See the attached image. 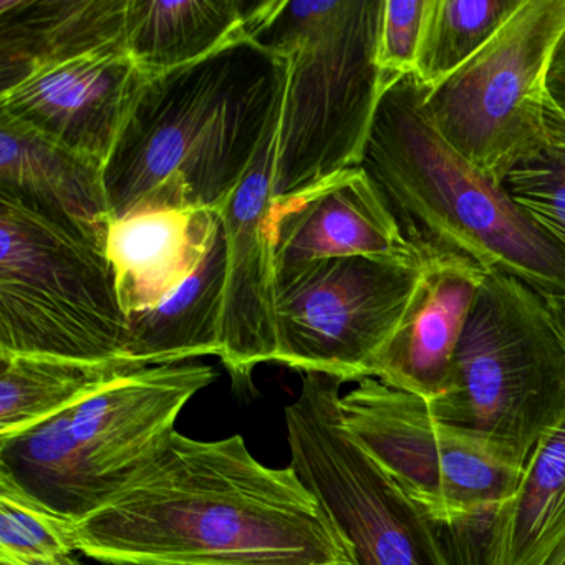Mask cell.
I'll use <instances>...</instances> for the list:
<instances>
[{
    "mask_svg": "<svg viewBox=\"0 0 565 565\" xmlns=\"http://www.w3.org/2000/svg\"><path fill=\"white\" fill-rule=\"evenodd\" d=\"M75 548L107 565H353L349 544L292 468L243 436L174 431L110 501L75 522Z\"/></svg>",
    "mask_w": 565,
    "mask_h": 565,
    "instance_id": "obj_1",
    "label": "cell"
},
{
    "mask_svg": "<svg viewBox=\"0 0 565 565\" xmlns=\"http://www.w3.org/2000/svg\"><path fill=\"white\" fill-rule=\"evenodd\" d=\"M287 62L247 35L147 77L105 163L114 220L150 210L223 213L279 125Z\"/></svg>",
    "mask_w": 565,
    "mask_h": 565,
    "instance_id": "obj_2",
    "label": "cell"
},
{
    "mask_svg": "<svg viewBox=\"0 0 565 565\" xmlns=\"http://www.w3.org/2000/svg\"><path fill=\"white\" fill-rule=\"evenodd\" d=\"M426 88L409 74L383 90L360 167L425 257H462L544 297L565 296V256L438 131L425 111Z\"/></svg>",
    "mask_w": 565,
    "mask_h": 565,
    "instance_id": "obj_3",
    "label": "cell"
},
{
    "mask_svg": "<svg viewBox=\"0 0 565 565\" xmlns=\"http://www.w3.org/2000/svg\"><path fill=\"white\" fill-rule=\"evenodd\" d=\"M385 0H257L244 35L287 62L274 200L360 167L383 94Z\"/></svg>",
    "mask_w": 565,
    "mask_h": 565,
    "instance_id": "obj_4",
    "label": "cell"
},
{
    "mask_svg": "<svg viewBox=\"0 0 565 565\" xmlns=\"http://www.w3.org/2000/svg\"><path fill=\"white\" fill-rule=\"evenodd\" d=\"M216 379L213 366L196 362L121 376L49 422L0 439V476L82 521L163 449L184 406Z\"/></svg>",
    "mask_w": 565,
    "mask_h": 565,
    "instance_id": "obj_5",
    "label": "cell"
},
{
    "mask_svg": "<svg viewBox=\"0 0 565 565\" xmlns=\"http://www.w3.org/2000/svg\"><path fill=\"white\" fill-rule=\"evenodd\" d=\"M433 415L525 466L565 416V347L547 302L501 270L486 274Z\"/></svg>",
    "mask_w": 565,
    "mask_h": 565,
    "instance_id": "obj_6",
    "label": "cell"
},
{
    "mask_svg": "<svg viewBox=\"0 0 565 565\" xmlns=\"http://www.w3.org/2000/svg\"><path fill=\"white\" fill-rule=\"evenodd\" d=\"M127 347L107 253L0 196V355L127 362Z\"/></svg>",
    "mask_w": 565,
    "mask_h": 565,
    "instance_id": "obj_7",
    "label": "cell"
},
{
    "mask_svg": "<svg viewBox=\"0 0 565 565\" xmlns=\"http://www.w3.org/2000/svg\"><path fill=\"white\" fill-rule=\"evenodd\" d=\"M343 380L307 372L286 406L290 468L317 495L353 565H451L438 524L342 422Z\"/></svg>",
    "mask_w": 565,
    "mask_h": 565,
    "instance_id": "obj_8",
    "label": "cell"
},
{
    "mask_svg": "<svg viewBox=\"0 0 565 565\" xmlns=\"http://www.w3.org/2000/svg\"><path fill=\"white\" fill-rule=\"evenodd\" d=\"M565 32V0H524L451 77L426 92L435 130L495 183L545 134L547 75Z\"/></svg>",
    "mask_w": 565,
    "mask_h": 565,
    "instance_id": "obj_9",
    "label": "cell"
},
{
    "mask_svg": "<svg viewBox=\"0 0 565 565\" xmlns=\"http://www.w3.org/2000/svg\"><path fill=\"white\" fill-rule=\"evenodd\" d=\"M340 412L353 439L439 524L499 508L518 488L524 465L382 380H359Z\"/></svg>",
    "mask_w": 565,
    "mask_h": 565,
    "instance_id": "obj_10",
    "label": "cell"
},
{
    "mask_svg": "<svg viewBox=\"0 0 565 565\" xmlns=\"http://www.w3.org/2000/svg\"><path fill=\"white\" fill-rule=\"evenodd\" d=\"M419 266L375 257L316 260L277 274L276 362L359 382L395 332Z\"/></svg>",
    "mask_w": 565,
    "mask_h": 565,
    "instance_id": "obj_11",
    "label": "cell"
},
{
    "mask_svg": "<svg viewBox=\"0 0 565 565\" xmlns=\"http://www.w3.org/2000/svg\"><path fill=\"white\" fill-rule=\"evenodd\" d=\"M277 130L223 210L226 237L221 362L236 388L250 386L254 369L276 362V263L270 236Z\"/></svg>",
    "mask_w": 565,
    "mask_h": 565,
    "instance_id": "obj_12",
    "label": "cell"
},
{
    "mask_svg": "<svg viewBox=\"0 0 565 565\" xmlns=\"http://www.w3.org/2000/svg\"><path fill=\"white\" fill-rule=\"evenodd\" d=\"M143 78L127 52L88 55L0 95V118L105 164Z\"/></svg>",
    "mask_w": 565,
    "mask_h": 565,
    "instance_id": "obj_13",
    "label": "cell"
},
{
    "mask_svg": "<svg viewBox=\"0 0 565 565\" xmlns=\"http://www.w3.org/2000/svg\"><path fill=\"white\" fill-rule=\"evenodd\" d=\"M270 236L276 276L335 257L366 256L422 266V257L362 167L349 168L312 190L274 200Z\"/></svg>",
    "mask_w": 565,
    "mask_h": 565,
    "instance_id": "obj_14",
    "label": "cell"
},
{
    "mask_svg": "<svg viewBox=\"0 0 565 565\" xmlns=\"http://www.w3.org/2000/svg\"><path fill=\"white\" fill-rule=\"evenodd\" d=\"M486 274L462 257H425L405 312L370 376L426 402L436 398Z\"/></svg>",
    "mask_w": 565,
    "mask_h": 565,
    "instance_id": "obj_15",
    "label": "cell"
},
{
    "mask_svg": "<svg viewBox=\"0 0 565 565\" xmlns=\"http://www.w3.org/2000/svg\"><path fill=\"white\" fill-rule=\"evenodd\" d=\"M105 164L0 118V196L107 253Z\"/></svg>",
    "mask_w": 565,
    "mask_h": 565,
    "instance_id": "obj_16",
    "label": "cell"
},
{
    "mask_svg": "<svg viewBox=\"0 0 565 565\" xmlns=\"http://www.w3.org/2000/svg\"><path fill=\"white\" fill-rule=\"evenodd\" d=\"M221 226L223 213L211 210L138 211L114 221L107 257L127 317L180 289L206 259Z\"/></svg>",
    "mask_w": 565,
    "mask_h": 565,
    "instance_id": "obj_17",
    "label": "cell"
},
{
    "mask_svg": "<svg viewBox=\"0 0 565 565\" xmlns=\"http://www.w3.org/2000/svg\"><path fill=\"white\" fill-rule=\"evenodd\" d=\"M128 0H0V95L39 72L127 52Z\"/></svg>",
    "mask_w": 565,
    "mask_h": 565,
    "instance_id": "obj_18",
    "label": "cell"
},
{
    "mask_svg": "<svg viewBox=\"0 0 565 565\" xmlns=\"http://www.w3.org/2000/svg\"><path fill=\"white\" fill-rule=\"evenodd\" d=\"M226 237L216 243L196 273L167 300L128 316L127 362L135 369L183 363L223 349Z\"/></svg>",
    "mask_w": 565,
    "mask_h": 565,
    "instance_id": "obj_19",
    "label": "cell"
},
{
    "mask_svg": "<svg viewBox=\"0 0 565 565\" xmlns=\"http://www.w3.org/2000/svg\"><path fill=\"white\" fill-rule=\"evenodd\" d=\"M249 0H128L125 47L147 77L210 57L244 35Z\"/></svg>",
    "mask_w": 565,
    "mask_h": 565,
    "instance_id": "obj_20",
    "label": "cell"
},
{
    "mask_svg": "<svg viewBox=\"0 0 565 565\" xmlns=\"http://www.w3.org/2000/svg\"><path fill=\"white\" fill-rule=\"evenodd\" d=\"M0 439L22 435L141 370L41 355H0Z\"/></svg>",
    "mask_w": 565,
    "mask_h": 565,
    "instance_id": "obj_21",
    "label": "cell"
},
{
    "mask_svg": "<svg viewBox=\"0 0 565 565\" xmlns=\"http://www.w3.org/2000/svg\"><path fill=\"white\" fill-rule=\"evenodd\" d=\"M565 511V416L529 456L518 488L499 508L489 565H531Z\"/></svg>",
    "mask_w": 565,
    "mask_h": 565,
    "instance_id": "obj_22",
    "label": "cell"
},
{
    "mask_svg": "<svg viewBox=\"0 0 565 565\" xmlns=\"http://www.w3.org/2000/svg\"><path fill=\"white\" fill-rule=\"evenodd\" d=\"M524 0H428L413 75L435 90L475 57Z\"/></svg>",
    "mask_w": 565,
    "mask_h": 565,
    "instance_id": "obj_23",
    "label": "cell"
},
{
    "mask_svg": "<svg viewBox=\"0 0 565 565\" xmlns=\"http://www.w3.org/2000/svg\"><path fill=\"white\" fill-rule=\"evenodd\" d=\"M495 184L565 256V124L551 105L544 137L505 167Z\"/></svg>",
    "mask_w": 565,
    "mask_h": 565,
    "instance_id": "obj_24",
    "label": "cell"
},
{
    "mask_svg": "<svg viewBox=\"0 0 565 565\" xmlns=\"http://www.w3.org/2000/svg\"><path fill=\"white\" fill-rule=\"evenodd\" d=\"M75 522L0 476V565H35L74 554Z\"/></svg>",
    "mask_w": 565,
    "mask_h": 565,
    "instance_id": "obj_25",
    "label": "cell"
},
{
    "mask_svg": "<svg viewBox=\"0 0 565 565\" xmlns=\"http://www.w3.org/2000/svg\"><path fill=\"white\" fill-rule=\"evenodd\" d=\"M426 8L428 0H385L379 42L383 90L415 72Z\"/></svg>",
    "mask_w": 565,
    "mask_h": 565,
    "instance_id": "obj_26",
    "label": "cell"
},
{
    "mask_svg": "<svg viewBox=\"0 0 565 565\" xmlns=\"http://www.w3.org/2000/svg\"><path fill=\"white\" fill-rule=\"evenodd\" d=\"M499 508L459 519L452 524L436 522L451 565H489L492 527Z\"/></svg>",
    "mask_w": 565,
    "mask_h": 565,
    "instance_id": "obj_27",
    "label": "cell"
},
{
    "mask_svg": "<svg viewBox=\"0 0 565 565\" xmlns=\"http://www.w3.org/2000/svg\"><path fill=\"white\" fill-rule=\"evenodd\" d=\"M531 565H565V511Z\"/></svg>",
    "mask_w": 565,
    "mask_h": 565,
    "instance_id": "obj_28",
    "label": "cell"
},
{
    "mask_svg": "<svg viewBox=\"0 0 565 565\" xmlns=\"http://www.w3.org/2000/svg\"><path fill=\"white\" fill-rule=\"evenodd\" d=\"M545 302H547L552 322H554L555 329H557L562 343L565 347V296L552 297V299H545Z\"/></svg>",
    "mask_w": 565,
    "mask_h": 565,
    "instance_id": "obj_29",
    "label": "cell"
},
{
    "mask_svg": "<svg viewBox=\"0 0 565 565\" xmlns=\"http://www.w3.org/2000/svg\"><path fill=\"white\" fill-rule=\"evenodd\" d=\"M35 565H84L74 554L61 555V557L51 558V561L39 562Z\"/></svg>",
    "mask_w": 565,
    "mask_h": 565,
    "instance_id": "obj_30",
    "label": "cell"
}]
</instances>
